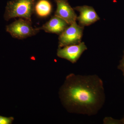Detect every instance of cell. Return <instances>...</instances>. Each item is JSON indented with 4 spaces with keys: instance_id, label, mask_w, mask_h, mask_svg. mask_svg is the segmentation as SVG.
I'll use <instances>...</instances> for the list:
<instances>
[{
    "instance_id": "obj_1",
    "label": "cell",
    "mask_w": 124,
    "mask_h": 124,
    "mask_svg": "<svg viewBox=\"0 0 124 124\" xmlns=\"http://www.w3.org/2000/svg\"><path fill=\"white\" fill-rule=\"evenodd\" d=\"M60 99L71 113L94 115L105 102L103 83L96 75L68 76L59 92Z\"/></svg>"
},
{
    "instance_id": "obj_2",
    "label": "cell",
    "mask_w": 124,
    "mask_h": 124,
    "mask_svg": "<svg viewBox=\"0 0 124 124\" xmlns=\"http://www.w3.org/2000/svg\"><path fill=\"white\" fill-rule=\"evenodd\" d=\"M36 0H11L7 3L4 18L8 21L13 18H23L31 21Z\"/></svg>"
},
{
    "instance_id": "obj_3",
    "label": "cell",
    "mask_w": 124,
    "mask_h": 124,
    "mask_svg": "<svg viewBox=\"0 0 124 124\" xmlns=\"http://www.w3.org/2000/svg\"><path fill=\"white\" fill-rule=\"evenodd\" d=\"M6 31L13 38L23 39L35 35L40 30L33 28L31 21L20 18L7 25Z\"/></svg>"
},
{
    "instance_id": "obj_4",
    "label": "cell",
    "mask_w": 124,
    "mask_h": 124,
    "mask_svg": "<svg viewBox=\"0 0 124 124\" xmlns=\"http://www.w3.org/2000/svg\"><path fill=\"white\" fill-rule=\"evenodd\" d=\"M84 27L73 23L60 34L59 37V48L77 44L81 41Z\"/></svg>"
},
{
    "instance_id": "obj_5",
    "label": "cell",
    "mask_w": 124,
    "mask_h": 124,
    "mask_svg": "<svg viewBox=\"0 0 124 124\" xmlns=\"http://www.w3.org/2000/svg\"><path fill=\"white\" fill-rule=\"evenodd\" d=\"M87 49L84 42L77 44L71 45L59 48L57 55L58 57L68 60L72 63L77 62L83 53Z\"/></svg>"
},
{
    "instance_id": "obj_6",
    "label": "cell",
    "mask_w": 124,
    "mask_h": 124,
    "mask_svg": "<svg viewBox=\"0 0 124 124\" xmlns=\"http://www.w3.org/2000/svg\"><path fill=\"white\" fill-rule=\"evenodd\" d=\"M57 4V9L54 15L63 19L68 24L76 22L77 16L71 7L68 0H54Z\"/></svg>"
},
{
    "instance_id": "obj_7",
    "label": "cell",
    "mask_w": 124,
    "mask_h": 124,
    "mask_svg": "<svg viewBox=\"0 0 124 124\" xmlns=\"http://www.w3.org/2000/svg\"><path fill=\"white\" fill-rule=\"evenodd\" d=\"M74 9L80 13L77 20L80 26L83 27L89 26L100 19L93 7L83 6L76 7Z\"/></svg>"
},
{
    "instance_id": "obj_8",
    "label": "cell",
    "mask_w": 124,
    "mask_h": 124,
    "mask_svg": "<svg viewBox=\"0 0 124 124\" xmlns=\"http://www.w3.org/2000/svg\"><path fill=\"white\" fill-rule=\"evenodd\" d=\"M69 25L63 19L54 15L48 22L38 29L40 31L44 30L46 32L60 35Z\"/></svg>"
},
{
    "instance_id": "obj_9",
    "label": "cell",
    "mask_w": 124,
    "mask_h": 124,
    "mask_svg": "<svg viewBox=\"0 0 124 124\" xmlns=\"http://www.w3.org/2000/svg\"><path fill=\"white\" fill-rule=\"evenodd\" d=\"M52 9V5L48 0H39L36 2L34 11L39 17L44 18L50 15Z\"/></svg>"
},
{
    "instance_id": "obj_10",
    "label": "cell",
    "mask_w": 124,
    "mask_h": 124,
    "mask_svg": "<svg viewBox=\"0 0 124 124\" xmlns=\"http://www.w3.org/2000/svg\"><path fill=\"white\" fill-rule=\"evenodd\" d=\"M103 123L104 124H122L121 120H116L110 117H104L103 120Z\"/></svg>"
},
{
    "instance_id": "obj_11",
    "label": "cell",
    "mask_w": 124,
    "mask_h": 124,
    "mask_svg": "<svg viewBox=\"0 0 124 124\" xmlns=\"http://www.w3.org/2000/svg\"><path fill=\"white\" fill-rule=\"evenodd\" d=\"M14 118L12 117H7L0 116V124H12Z\"/></svg>"
},
{
    "instance_id": "obj_12",
    "label": "cell",
    "mask_w": 124,
    "mask_h": 124,
    "mask_svg": "<svg viewBox=\"0 0 124 124\" xmlns=\"http://www.w3.org/2000/svg\"><path fill=\"white\" fill-rule=\"evenodd\" d=\"M117 68L122 71L124 77V55H123V57H122V59L120 61L119 64Z\"/></svg>"
},
{
    "instance_id": "obj_13",
    "label": "cell",
    "mask_w": 124,
    "mask_h": 124,
    "mask_svg": "<svg viewBox=\"0 0 124 124\" xmlns=\"http://www.w3.org/2000/svg\"><path fill=\"white\" fill-rule=\"evenodd\" d=\"M121 120H122V124H124V117H123V118L122 119H121Z\"/></svg>"
}]
</instances>
